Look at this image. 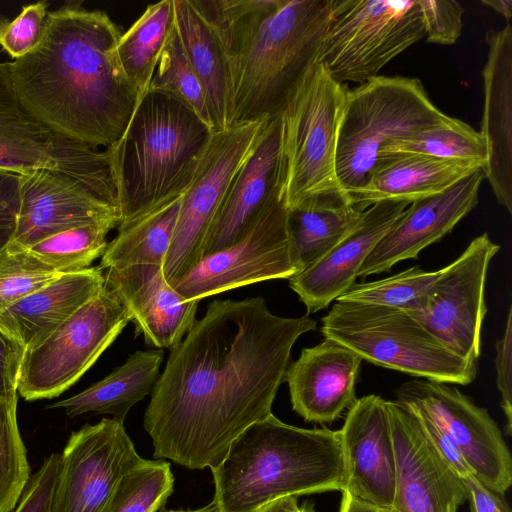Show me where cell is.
Wrapping results in <instances>:
<instances>
[{
  "instance_id": "obj_1",
  "label": "cell",
  "mask_w": 512,
  "mask_h": 512,
  "mask_svg": "<svg viewBox=\"0 0 512 512\" xmlns=\"http://www.w3.org/2000/svg\"><path fill=\"white\" fill-rule=\"evenodd\" d=\"M308 316L282 317L262 297L214 300L171 349L144 428L157 459L210 469L250 425L271 414Z\"/></svg>"
},
{
  "instance_id": "obj_2",
  "label": "cell",
  "mask_w": 512,
  "mask_h": 512,
  "mask_svg": "<svg viewBox=\"0 0 512 512\" xmlns=\"http://www.w3.org/2000/svg\"><path fill=\"white\" fill-rule=\"evenodd\" d=\"M121 34L107 13L79 1L48 11L36 47L7 63L22 107L68 139L114 146L139 101L116 61Z\"/></svg>"
},
{
  "instance_id": "obj_3",
  "label": "cell",
  "mask_w": 512,
  "mask_h": 512,
  "mask_svg": "<svg viewBox=\"0 0 512 512\" xmlns=\"http://www.w3.org/2000/svg\"><path fill=\"white\" fill-rule=\"evenodd\" d=\"M222 44L230 77V126L280 114L316 60L333 0H197Z\"/></svg>"
},
{
  "instance_id": "obj_4",
  "label": "cell",
  "mask_w": 512,
  "mask_h": 512,
  "mask_svg": "<svg viewBox=\"0 0 512 512\" xmlns=\"http://www.w3.org/2000/svg\"><path fill=\"white\" fill-rule=\"evenodd\" d=\"M211 471L221 512H255L281 497L342 491L346 482L339 430L297 427L272 413L245 429Z\"/></svg>"
},
{
  "instance_id": "obj_5",
  "label": "cell",
  "mask_w": 512,
  "mask_h": 512,
  "mask_svg": "<svg viewBox=\"0 0 512 512\" xmlns=\"http://www.w3.org/2000/svg\"><path fill=\"white\" fill-rule=\"evenodd\" d=\"M213 132L176 97L147 90L122 137L107 149L121 214L118 227L182 196Z\"/></svg>"
},
{
  "instance_id": "obj_6",
  "label": "cell",
  "mask_w": 512,
  "mask_h": 512,
  "mask_svg": "<svg viewBox=\"0 0 512 512\" xmlns=\"http://www.w3.org/2000/svg\"><path fill=\"white\" fill-rule=\"evenodd\" d=\"M349 90L314 61L287 96L280 112L287 209L313 197L349 199L336 172L338 135Z\"/></svg>"
},
{
  "instance_id": "obj_7",
  "label": "cell",
  "mask_w": 512,
  "mask_h": 512,
  "mask_svg": "<svg viewBox=\"0 0 512 512\" xmlns=\"http://www.w3.org/2000/svg\"><path fill=\"white\" fill-rule=\"evenodd\" d=\"M321 332L362 360L437 382L467 385L477 362L464 359L403 308L336 300Z\"/></svg>"
},
{
  "instance_id": "obj_8",
  "label": "cell",
  "mask_w": 512,
  "mask_h": 512,
  "mask_svg": "<svg viewBox=\"0 0 512 512\" xmlns=\"http://www.w3.org/2000/svg\"><path fill=\"white\" fill-rule=\"evenodd\" d=\"M447 117L417 78L378 75L349 90L336 152L337 176L347 195L365 184L385 144Z\"/></svg>"
},
{
  "instance_id": "obj_9",
  "label": "cell",
  "mask_w": 512,
  "mask_h": 512,
  "mask_svg": "<svg viewBox=\"0 0 512 512\" xmlns=\"http://www.w3.org/2000/svg\"><path fill=\"white\" fill-rule=\"evenodd\" d=\"M424 37L416 0H333L315 61L340 83L362 84Z\"/></svg>"
},
{
  "instance_id": "obj_10",
  "label": "cell",
  "mask_w": 512,
  "mask_h": 512,
  "mask_svg": "<svg viewBox=\"0 0 512 512\" xmlns=\"http://www.w3.org/2000/svg\"><path fill=\"white\" fill-rule=\"evenodd\" d=\"M129 321L125 307L104 284L44 341L25 351L18 394L27 401L59 396L90 369Z\"/></svg>"
},
{
  "instance_id": "obj_11",
  "label": "cell",
  "mask_w": 512,
  "mask_h": 512,
  "mask_svg": "<svg viewBox=\"0 0 512 512\" xmlns=\"http://www.w3.org/2000/svg\"><path fill=\"white\" fill-rule=\"evenodd\" d=\"M270 119L213 132L193 180L181 196L174 234L163 264L164 277L170 285L203 258L205 241L225 195Z\"/></svg>"
},
{
  "instance_id": "obj_12",
  "label": "cell",
  "mask_w": 512,
  "mask_h": 512,
  "mask_svg": "<svg viewBox=\"0 0 512 512\" xmlns=\"http://www.w3.org/2000/svg\"><path fill=\"white\" fill-rule=\"evenodd\" d=\"M39 168L69 175L106 198L116 196L108 150L68 139L32 118L0 61V169L24 175Z\"/></svg>"
},
{
  "instance_id": "obj_13",
  "label": "cell",
  "mask_w": 512,
  "mask_h": 512,
  "mask_svg": "<svg viewBox=\"0 0 512 512\" xmlns=\"http://www.w3.org/2000/svg\"><path fill=\"white\" fill-rule=\"evenodd\" d=\"M396 402L441 428L456 444L476 478L504 495L512 484V459L497 423L485 408L448 383L422 378L403 383Z\"/></svg>"
},
{
  "instance_id": "obj_14",
  "label": "cell",
  "mask_w": 512,
  "mask_h": 512,
  "mask_svg": "<svg viewBox=\"0 0 512 512\" xmlns=\"http://www.w3.org/2000/svg\"><path fill=\"white\" fill-rule=\"evenodd\" d=\"M283 198L272 201L233 245L204 256L171 286L186 300H197L298 273Z\"/></svg>"
},
{
  "instance_id": "obj_15",
  "label": "cell",
  "mask_w": 512,
  "mask_h": 512,
  "mask_svg": "<svg viewBox=\"0 0 512 512\" xmlns=\"http://www.w3.org/2000/svg\"><path fill=\"white\" fill-rule=\"evenodd\" d=\"M487 233L475 237L407 310L460 357L476 361L487 307L484 298L489 264L499 251Z\"/></svg>"
},
{
  "instance_id": "obj_16",
  "label": "cell",
  "mask_w": 512,
  "mask_h": 512,
  "mask_svg": "<svg viewBox=\"0 0 512 512\" xmlns=\"http://www.w3.org/2000/svg\"><path fill=\"white\" fill-rule=\"evenodd\" d=\"M142 459L124 422L103 418L84 425L60 454L50 512H107L121 478Z\"/></svg>"
},
{
  "instance_id": "obj_17",
  "label": "cell",
  "mask_w": 512,
  "mask_h": 512,
  "mask_svg": "<svg viewBox=\"0 0 512 512\" xmlns=\"http://www.w3.org/2000/svg\"><path fill=\"white\" fill-rule=\"evenodd\" d=\"M21 205L11 242L28 248L62 231L95 224L117 227L119 205L60 171L35 169L20 175Z\"/></svg>"
},
{
  "instance_id": "obj_18",
  "label": "cell",
  "mask_w": 512,
  "mask_h": 512,
  "mask_svg": "<svg viewBox=\"0 0 512 512\" xmlns=\"http://www.w3.org/2000/svg\"><path fill=\"white\" fill-rule=\"evenodd\" d=\"M396 459V512H457L467 500L463 480L438 453L417 416L387 401Z\"/></svg>"
},
{
  "instance_id": "obj_19",
  "label": "cell",
  "mask_w": 512,
  "mask_h": 512,
  "mask_svg": "<svg viewBox=\"0 0 512 512\" xmlns=\"http://www.w3.org/2000/svg\"><path fill=\"white\" fill-rule=\"evenodd\" d=\"M340 431L346 482L343 490L373 505L392 508L396 459L387 400L357 398Z\"/></svg>"
},
{
  "instance_id": "obj_20",
  "label": "cell",
  "mask_w": 512,
  "mask_h": 512,
  "mask_svg": "<svg viewBox=\"0 0 512 512\" xmlns=\"http://www.w3.org/2000/svg\"><path fill=\"white\" fill-rule=\"evenodd\" d=\"M483 168L447 190L408 205L361 265L357 277L389 271L407 259H417L427 246L439 241L479 202Z\"/></svg>"
},
{
  "instance_id": "obj_21",
  "label": "cell",
  "mask_w": 512,
  "mask_h": 512,
  "mask_svg": "<svg viewBox=\"0 0 512 512\" xmlns=\"http://www.w3.org/2000/svg\"><path fill=\"white\" fill-rule=\"evenodd\" d=\"M277 198H283L280 114L269 120L252 154L233 179L208 233L203 257L240 240Z\"/></svg>"
},
{
  "instance_id": "obj_22",
  "label": "cell",
  "mask_w": 512,
  "mask_h": 512,
  "mask_svg": "<svg viewBox=\"0 0 512 512\" xmlns=\"http://www.w3.org/2000/svg\"><path fill=\"white\" fill-rule=\"evenodd\" d=\"M104 284L115 294L149 346L172 349L196 321L197 300L184 299L165 279L161 265L109 269Z\"/></svg>"
},
{
  "instance_id": "obj_23",
  "label": "cell",
  "mask_w": 512,
  "mask_h": 512,
  "mask_svg": "<svg viewBox=\"0 0 512 512\" xmlns=\"http://www.w3.org/2000/svg\"><path fill=\"white\" fill-rule=\"evenodd\" d=\"M408 205L383 201L368 207L347 236L315 263L288 279L308 314L326 308L355 284L367 256Z\"/></svg>"
},
{
  "instance_id": "obj_24",
  "label": "cell",
  "mask_w": 512,
  "mask_h": 512,
  "mask_svg": "<svg viewBox=\"0 0 512 512\" xmlns=\"http://www.w3.org/2000/svg\"><path fill=\"white\" fill-rule=\"evenodd\" d=\"M361 362L356 353L329 338L302 349L285 373L292 409L306 422L325 424L340 418L357 400Z\"/></svg>"
},
{
  "instance_id": "obj_25",
  "label": "cell",
  "mask_w": 512,
  "mask_h": 512,
  "mask_svg": "<svg viewBox=\"0 0 512 512\" xmlns=\"http://www.w3.org/2000/svg\"><path fill=\"white\" fill-rule=\"evenodd\" d=\"M486 43L479 131L487 149L483 172L496 200L512 214V24L488 31Z\"/></svg>"
},
{
  "instance_id": "obj_26",
  "label": "cell",
  "mask_w": 512,
  "mask_h": 512,
  "mask_svg": "<svg viewBox=\"0 0 512 512\" xmlns=\"http://www.w3.org/2000/svg\"><path fill=\"white\" fill-rule=\"evenodd\" d=\"M103 285L104 273L98 266L62 274L0 310V328L29 350L93 299Z\"/></svg>"
},
{
  "instance_id": "obj_27",
  "label": "cell",
  "mask_w": 512,
  "mask_h": 512,
  "mask_svg": "<svg viewBox=\"0 0 512 512\" xmlns=\"http://www.w3.org/2000/svg\"><path fill=\"white\" fill-rule=\"evenodd\" d=\"M479 168L474 162L423 155L380 157L365 184L348 197L360 211L383 201L411 204L447 190Z\"/></svg>"
},
{
  "instance_id": "obj_28",
  "label": "cell",
  "mask_w": 512,
  "mask_h": 512,
  "mask_svg": "<svg viewBox=\"0 0 512 512\" xmlns=\"http://www.w3.org/2000/svg\"><path fill=\"white\" fill-rule=\"evenodd\" d=\"M175 28L206 98L212 130L230 126V77L217 32L197 0H174Z\"/></svg>"
},
{
  "instance_id": "obj_29",
  "label": "cell",
  "mask_w": 512,
  "mask_h": 512,
  "mask_svg": "<svg viewBox=\"0 0 512 512\" xmlns=\"http://www.w3.org/2000/svg\"><path fill=\"white\" fill-rule=\"evenodd\" d=\"M164 359L162 349L136 351L106 377L48 408H60L68 417L112 415L124 422L129 410L154 389Z\"/></svg>"
},
{
  "instance_id": "obj_30",
  "label": "cell",
  "mask_w": 512,
  "mask_h": 512,
  "mask_svg": "<svg viewBox=\"0 0 512 512\" xmlns=\"http://www.w3.org/2000/svg\"><path fill=\"white\" fill-rule=\"evenodd\" d=\"M346 197L321 196L288 209L287 226L298 272L323 257L361 221Z\"/></svg>"
},
{
  "instance_id": "obj_31",
  "label": "cell",
  "mask_w": 512,
  "mask_h": 512,
  "mask_svg": "<svg viewBox=\"0 0 512 512\" xmlns=\"http://www.w3.org/2000/svg\"><path fill=\"white\" fill-rule=\"evenodd\" d=\"M174 25V0L150 4L129 29L121 34L115 46L118 66L139 100L148 90Z\"/></svg>"
},
{
  "instance_id": "obj_32",
  "label": "cell",
  "mask_w": 512,
  "mask_h": 512,
  "mask_svg": "<svg viewBox=\"0 0 512 512\" xmlns=\"http://www.w3.org/2000/svg\"><path fill=\"white\" fill-rule=\"evenodd\" d=\"M180 200L181 196L118 227V234L108 243L98 267L102 270L148 264L163 267L174 234Z\"/></svg>"
},
{
  "instance_id": "obj_33",
  "label": "cell",
  "mask_w": 512,
  "mask_h": 512,
  "mask_svg": "<svg viewBox=\"0 0 512 512\" xmlns=\"http://www.w3.org/2000/svg\"><path fill=\"white\" fill-rule=\"evenodd\" d=\"M394 155H423L474 162L485 167L487 149L479 131L448 116L435 126L385 144L377 158Z\"/></svg>"
},
{
  "instance_id": "obj_34",
  "label": "cell",
  "mask_w": 512,
  "mask_h": 512,
  "mask_svg": "<svg viewBox=\"0 0 512 512\" xmlns=\"http://www.w3.org/2000/svg\"><path fill=\"white\" fill-rule=\"evenodd\" d=\"M115 227L112 223L84 225L51 235L27 249L61 274L78 272L102 257L108 245L106 236Z\"/></svg>"
},
{
  "instance_id": "obj_35",
  "label": "cell",
  "mask_w": 512,
  "mask_h": 512,
  "mask_svg": "<svg viewBox=\"0 0 512 512\" xmlns=\"http://www.w3.org/2000/svg\"><path fill=\"white\" fill-rule=\"evenodd\" d=\"M173 488L169 462L142 459L121 478L107 512H158Z\"/></svg>"
},
{
  "instance_id": "obj_36",
  "label": "cell",
  "mask_w": 512,
  "mask_h": 512,
  "mask_svg": "<svg viewBox=\"0 0 512 512\" xmlns=\"http://www.w3.org/2000/svg\"><path fill=\"white\" fill-rule=\"evenodd\" d=\"M148 90L162 91L176 97L212 129L202 85L189 64L175 25L160 54Z\"/></svg>"
},
{
  "instance_id": "obj_37",
  "label": "cell",
  "mask_w": 512,
  "mask_h": 512,
  "mask_svg": "<svg viewBox=\"0 0 512 512\" xmlns=\"http://www.w3.org/2000/svg\"><path fill=\"white\" fill-rule=\"evenodd\" d=\"M17 403L0 398V512H11L31 477L17 422Z\"/></svg>"
},
{
  "instance_id": "obj_38",
  "label": "cell",
  "mask_w": 512,
  "mask_h": 512,
  "mask_svg": "<svg viewBox=\"0 0 512 512\" xmlns=\"http://www.w3.org/2000/svg\"><path fill=\"white\" fill-rule=\"evenodd\" d=\"M439 275L413 266L393 276L376 281L354 284L337 300L379 306L412 308Z\"/></svg>"
},
{
  "instance_id": "obj_39",
  "label": "cell",
  "mask_w": 512,
  "mask_h": 512,
  "mask_svg": "<svg viewBox=\"0 0 512 512\" xmlns=\"http://www.w3.org/2000/svg\"><path fill=\"white\" fill-rule=\"evenodd\" d=\"M61 273L11 241L0 248V310L47 285Z\"/></svg>"
},
{
  "instance_id": "obj_40",
  "label": "cell",
  "mask_w": 512,
  "mask_h": 512,
  "mask_svg": "<svg viewBox=\"0 0 512 512\" xmlns=\"http://www.w3.org/2000/svg\"><path fill=\"white\" fill-rule=\"evenodd\" d=\"M49 3L38 1L22 7L13 20L0 15V46L14 60L32 51L42 36Z\"/></svg>"
},
{
  "instance_id": "obj_41",
  "label": "cell",
  "mask_w": 512,
  "mask_h": 512,
  "mask_svg": "<svg viewBox=\"0 0 512 512\" xmlns=\"http://www.w3.org/2000/svg\"><path fill=\"white\" fill-rule=\"evenodd\" d=\"M428 43L452 45L463 29L465 9L454 0H416Z\"/></svg>"
},
{
  "instance_id": "obj_42",
  "label": "cell",
  "mask_w": 512,
  "mask_h": 512,
  "mask_svg": "<svg viewBox=\"0 0 512 512\" xmlns=\"http://www.w3.org/2000/svg\"><path fill=\"white\" fill-rule=\"evenodd\" d=\"M60 468V454L47 456L31 475L15 512H50L52 495Z\"/></svg>"
},
{
  "instance_id": "obj_43",
  "label": "cell",
  "mask_w": 512,
  "mask_h": 512,
  "mask_svg": "<svg viewBox=\"0 0 512 512\" xmlns=\"http://www.w3.org/2000/svg\"><path fill=\"white\" fill-rule=\"evenodd\" d=\"M512 307L507 313L502 337L496 343V383L501 395V408L506 418L505 433L512 432Z\"/></svg>"
},
{
  "instance_id": "obj_44",
  "label": "cell",
  "mask_w": 512,
  "mask_h": 512,
  "mask_svg": "<svg viewBox=\"0 0 512 512\" xmlns=\"http://www.w3.org/2000/svg\"><path fill=\"white\" fill-rule=\"evenodd\" d=\"M25 349L0 328V398L18 402V382Z\"/></svg>"
},
{
  "instance_id": "obj_45",
  "label": "cell",
  "mask_w": 512,
  "mask_h": 512,
  "mask_svg": "<svg viewBox=\"0 0 512 512\" xmlns=\"http://www.w3.org/2000/svg\"><path fill=\"white\" fill-rule=\"evenodd\" d=\"M410 411L417 416L423 431L452 470L461 479L473 474L459 448L450 437L426 416L412 410Z\"/></svg>"
},
{
  "instance_id": "obj_46",
  "label": "cell",
  "mask_w": 512,
  "mask_h": 512,
  "mask_svg": "<svg viewBox=\"0 0 512 512\" xmlns=\"http://www.w3.org/2000/svg\"><path fill=\"white\" fill-rule=\"evenodd\" d=\"M20 205V175L0 169V227L15 226Z\"/></svg>"
},
{
  "instance_id": "obj_47",
  "label": "cell",
  "mask_w": 512,
  "mask_h": 512,
  "mask_svg": "<svg viewBox=\"0 0 512 512\" xmlns=\"http://www.w3.org/2000/svg\"><path fill=\"white\" fill-rule=\"evenodd\" d=\"M462 480L465 484L470 512H511L504 495L487 488L474 474Z\"/></svg>"
},
{
  "instance_id": "obj_48",
  "label": "cell",
  "mask_w": 512,
  "mask_h": 512,
  "mask_svg": "<svg viewBox=\"0 0 512 512\" xmlns=\"http://www.w3.org/2000/svg\"><path fill=\"white\" fill-rule=\"evenodd\" d=\"M255 512H315L309 502L299 504L298 497L287 496L272 500L258 508Z\"/></svg>"
},
{
  "instance_id": "obj_49",
  "label": "cell",
  "mask_w": 512,
  "mask_h": 512,
  "mask_svg": "<svg viewBox=\"0 0 512 512\" xmlns=\"http://www.w3.org/2000/svg\"><path fill=\"white\" fill-rule=\"evenodd\" d=\"M339 512H396L393 508H386L365 502L354 497L346 490H342Z\"/></svg>"
},
{
  "instance_id": "obj_50",
  "label": "cell",
  "mask_w": 512,
  "mask_h": 512,
  "mask_svg": "<svg viewBox=\"0 0 512 512\" xmlns=\"http://www.w3.org/2000/svg\"><path fill=\"white\" fill-rule=\"evenodd\" d=\"M481 3L497 11L506 19V24L512 19V0H481Z\"/></svg>"
},
{
  "instance_id": "obj_51",
  "label": "cell",
  "mask_w": 512,
  "mask_h": 512,
  "mask_svg": "<svg viewBox=\"0 0 512 512\" xmlns=\"http://www.w3.org/2000/svg\"><path fill=\"white\" fill-rule=\"evenodd\" d=\"M158 512H221L217 502L213 499L207 505L196 509V510H175V509H167L165 507L161 508Z\"/></svg>"
},
{
  "instance_id": "obj_52",
  "label": "cell",
  "mask_w": 512,
  "mask_h": 512,
  "mask_svg": "<svg viewBox=\"0 0 512 512\" xmlns=\"http://www.w3.org/2000/svg\"><path fill=\"white\" fill-rule=\"evenodd\" d=\"M14 227H0V248L10 241Z\"/></svg>"
}]
</instances>
